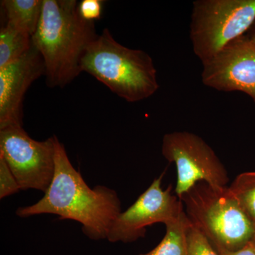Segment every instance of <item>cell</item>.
<instances>
[{"label":"cell","instance_id":"obj_9","mask_svg":"<svg viewBox=\"0 0 255 255\" xmlns=\"http://www.w3.org/2000/svg\"><path fill=\"white\" fill-rule=\"evenodd\" d=\"M203 64L201 80L218 91H239L255 102V45L248 36L230 42Z\"/></svg>","mask_w":255,"mask_h":255},{"label":"cell","instance_id":"obj_2","mask_svg":"<svg viewBox=\"0 0 255 255\" xmlns=\"http://www.w3.org/2000/svg\"><path fill=\"white\" fill-rule=\"evenodd\" d=\"M75 0H43L32 43L39 52L50 87H64L82 73L85 52L98 35L95 22L85 21Z\"/></svg>","mask_w":255,"mask_h":255},{"label":"cell","instance_id":"obj_8","mask_svg":"<svg viewBox=\"0 0 255 255\" xmlns=\"http://www.w3.org/2000/svg\"><path fill=\"white\" fill-rule=\"evenodd\" d=\"M164 173L155 178L132 205L121 213L111 226L107 239L111 243H132L145 237L148 226L164 225L179 218L184 211L182 200L172 194V186L162 189Z\"/></svg>","mask_w":255,"mask_h":255},{"label":"cell","instance_id":"obj_15","mask_svg":"<svg viewBox=\"0 0 255 255\" xmlns=\"http://www.w3.org/2000/svg\"><path fill=\"white\" fill-rule=\"evenodd\" d=\"M187 255H220L209 240L190 223L187 235Z\"/></svg>","mask_w":255,"mask_h":255},{"label":"cell","instance_id":"obj_19","mask_svg":"<svg viewBox=\"0 0 255 255\" xmlns=\"http://www.w3.org/2000/svg\"><path fill=\"white\" fill-rule=\"evenodd\" d=\"M249 38H251V41H253V43L255 45V29L254 31L252 33L251 36L249 37Z\"/></svg>","mask_w":255,"mask_h":255},{"label":"cell","instance_id":"obj_10","mask_svg":"<svg viewBox=\"0 0 255 255\" xmlns=\"http://www.w3.org/2000/svg\"><path fill=\"white\" fill-rule=\"evenodd\" d=\"M45 74L44 62L33 45L21 58L0 68V130L22 127L25 94Z\"/></svg>","mask_w":255,"mask_h":255},{"label":"cell","instance_id":"obj_14","mask_svg":"<svg viewBox=\"0 0 255 255\" xmlns=\"http://www.w3.org/2000/svg\"><path fill=\"white\" fill-rule=\"evenodd\" d=\"M229 189L255 226V172L240 174Z\"/></svg>","mask_w":255,"mask_h":255},{"label":"cell","instance_id":"obj_20","mask_svg":"<svg viewBox=\"0 0 255 255\" xmlns=\"http://www.w3.org/2000/svg\"></svg>","mask_w":255,"mask_h":255},{"label":"cell","instance_id":"obj_16","mask_svg":"<svg viewBox=\"0 0 255 255\" xmlns=\"http://www.w3.org/2000/svg\"><path fill=\"white\" fill-rule=\"evenodd\" d=\"M21 190L17 180L9 166L0 157V199H2Z\"/></svg>","mask_w":255,"mask_h":255},{"label":"cell","instance_id":"obj_13","mask_svg":"<svg viewBox=\"0 0 255 255\" xmlns=\"http://www.w3.org/2000/svg\"><path fill=\"white\" fill-rule=\"evenodd\" d=\"M190 222L185 211L165 225L163 239L152 251L139 255H187V235Z\"/></svg>","mask_w":255,"mask_h":255},{"label":"cell","instance_id":"obj_6","mask_svg":"<svg viewBox=\"0 0 255 255\" xmlns=\"http://www.w3.org/2000/svg\"><path fill=\"white\" fill-rule=\"evenodd\" d=\"M162 154L177 168L176 195L181 199L200 182L218 187H227V170L214 150L205 140L187 131L165 134L162 138Z\"/></svg>","mask_w":255,"mask_h":255},{"label":"cell","instance_id":"obj_11","mask_svg":"<svg viewBox=\"0 0 255 255\" xmlns=\"http://www.w3.org/2000/svg\"><path fill=\"white\" fill-rule=\"evenodd\" d=\"M31 38L27 31L6 21L0 30V68L28 53L33 46Z\"/></svg>","mask_w":255,"mask_h":255},{"label":"cell","instance_id":"obj_3","mask_svg":"<svg viewBox=\"0 0 255 255\" xmlns=\"http://www.w3.org/2000/svg\"><path fill=\"white\" fill-rule=\"evenodd\" d=\"M81 68L130 103L146 100L159 90L150 55L120 44L107 28L87 48Z\"/></svg>","mask_w":255,"mask_h":255},{"label":"cell","instance_id":"obj_7","mask_svg":"<svg viewBox=\"0 0 255 255\" xmlns=\"http://www.w3.org/2000/svg\"><path fill=\"white\" fill-rule=\"evenodd\" d=\"M0 157L9 166L21 190L46 192L55 172V137L44 141L31 138L22 127L0 130Z\"/></svg>","mask_w":255,"mask_h":255},{"label":"cell","instance_id":"obj_4","mask_svg":"<svg viewBox=\"0 0 255 255\" xmlns=\"http://www.w3.org/2000/svg\"><path fill=\"white\" fill-rule=\"evenodd\" d=\"M189 222L214 248L237 251L255 239V226L229 187L200 182L181 198Z\"/></svg>","mask_w":255,"mask_h":255},{"label":"cell","instance_id":"obj_18","mask_svg":"<svg viewBox=\"0 0 255 255\" xmlns=\"http://www.w3.org/2000/svg\"><path fill=\"white\" fill-rule=\"evenodd\" d=\"M220 255H255V241L253 240L237 251H227L223 248H215Z\"/></svg>","mask_w":255,"mask_h":255},{"label":"cell","instance_id":"obj_12","mask_svg":"<svg viewBox=\"0 0 255 255\" xmlns=\"http://www.w3.org/2000/svg\"><path fill=\"white\" fill-rule=\"evenodd\" d=\"M1 4L7 21L34 34L41 18L43 0H3Z\"/></svg>","mask_w":255,"mask_h":255},{"label":"cell","instance_id":"obj_5","mask_svg":"<svg viewBox=\"0 0 255 255\" xmlns=\"http://www.w3.org/2000/svg\"><path fill=\"white\" fill-rule=\"evenodd\" d=\"M255 21V0L194 1L189 33L194 54L205 63L243 36Z\"/></svg>","mask_w":255,"mask_h":255},{"label":"cell","instance_id":"obj_1","mask_svg":"<svg viewBox=\"0 0 255 255\" xmlns=\"http://www.w3.org/2000/svg\"><path fill=\"white\" fill-rule=\"evenodd\" d=\"M54 137L55 172L50 187L41 200L18 208L16 215H56L80 223L83 233L92 240L107 239L112 223L122 213L118 194L105 186L89 187L70 162L63 144Z\"/></svg>","mask_w":255,"mask_h":255},{"label":"cell","instance_id":"obj_17","mask_svg":"<svg viewBox=\"0 0 255 255\" xmlns=\"http://www.w3.org/2000/svg\"><path fill=\"white\" fill-rule=\"evenodd\" d=\"M103 4L102 0H82L78 4L79 13L85 21L95 22L102 16Z\"/></svg>","mask_w":255,"mask_h":255}]
</instances>
